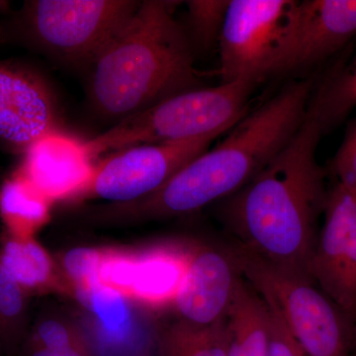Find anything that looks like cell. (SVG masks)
I'll list each match as a JSON object with an SVG mask.
<instances>
[{"label":"cell","mask_w":356,"mask_h":356,"mask_svg":"<svg viewBox=\"0 0 356 356\" xmlns=\"http://www.w3.org/2000/svg\"><path fill=\"white\" fill-rule=\"evenodd\" d=\"M322 131L306 115L286 146L243 188L221 201L235 243L281 270L310 280L327 191L317 149ZM313 282V281H312Z\"/></svg>","instance_id":"obj_1"},{"label":"cell","mask_w":356,"mask_h":356,"mask_svg":"<svg viewBox=\"0 0 356 356\" xmlns=\"http://www.w3.org/2000/svg\"><path fill=\"white\" fill-rule=\"evenodd\" d=\"M177 3L140 1L90 65L88 102L100 118L116 124L172 96L203 88L193 47L175 17Z\"/></svg>","instance_id":"obj_2"},{"label":"cell","mask_w":356,"mask_h":356,"mask_svg":"<svg viewBox=\"0 0 356 356\" xmlns=\"http://www.w3.org/2000/svg\"><path fill=\"white\" fill-rule=\"evenodd\" d=\"M314 83L296 79L248 112L228 136L184 165L140 203L153 216L185 214L243 188L283 149L303 123Z\"/></svg>","instance_id":"obj_3"},{"label":"cell","mask_w":356,"mask_h":356,"mask_svg":"<svg viewBox=\"0 0 356 356\" xmlns=\"http://www.w3.org/2000/svg\"><path fill=\"white\" fill-rule=\"evenodd\" d=\"M255 84L236 81L192 89L114 124L86 140L91 158L147 144L182 142L229 132L248 112Z\"/></svg>","instance_id":"obj_4"},{"label":"cell","mask_w":356,"mask_h":356,"mask_svg":"<svg viewBox=\"0 0 356 356\" xmlns=\"http://www.w3.org/2000/svg\"><path fill=\"white\" fill-rule=\"evenodd\" d=\"M243 280L274 306L308 356H351L356 323L310 280L285 273L234 243Z\"/></svg>","instance_id":"obj_5"},{"label":"cell","mask_w":356,"mask_h":356,"mask_svg":"<svg viewBox=\"0 0 356 356\" xmlns=\"http://www.w3.org/2000/svg\"><path fill=\"white\" fill-rule=\"evenodd\" d=\"M131 0H33L26 1L8 38L74 67L89 69L107 43L135 13Z\"/></svg>","instance_id":"obj_6"},{"label":"cell","mask_w":356,"mask_h":356,"mask_svg":"<svg viewBox=\"0 0 356 356\" xmlns=\"http://www.w3.org/2000/svg\"><path fill=\"white\" fill-rule=\"evenodd\" d=\"M298 0H231L218 41L222 83H257L274 67Z\"/></svg>","instance_id":"obj_7"},{"label":"cell","mask_w":356,"mask_h":356,"mask_svg":"<svg viewBox=\"0 0 356 356\" xmlns=\"http://www.w3.org/2000/svg\"><path fill=\"white\" fill-rule=\"evenodd\" d=\"M182 142L139 145L110 154L95 165L89 184L76 198L131 202L159 191L184 165L210 149L222 134Z\"/></svg>","instance_id":"obj_8"},{"label":"cell","mask_w":356,"mask_h":356,"mask_svg":"<svg viewBox=\"0 0 356 356\" xmlns=\"http://www.w3.org/2000/svg\"><path fill=\"white\" fill-rule=\"evenodd\" d=\"M309 276L356 323V188L337 181L327 191Z\"/></svg>","instance_id":"obj_9"},{"label":"cell","mask_w":356,"mask_h":356,"mask_svg":"<svg viewBox=\"0 0 356 356\" xmlns=\"http://www.w3.org/2000/svg\"><path fill=\"white\" fill-rule=\"evenodd\" d=\"M63 131L62 115L46 77L31 65L0 60V144L24 154L36 140Z\"/></svg>","instance_id":"obj_10"},{"label":"cell","mask_w":356,"mask_h":356,"mask_svg":"<svg viewBox=\"0 0 356 356\" xmlns=\"http://www.w3.org/2000/svg\"><path fill=\"white\" fill-rule=\"evenodd\" d=\"M355 37L356 0L298 1L273 76L322 64Z\"/></svg>","instance_id":"obj_11"},{"label":"cell","mask_w":356,"mask_h":356,"mask_svg":"<svg viewBox=\"0 0 356 356\" xmlns=\"http://www.w3.org/2000/svg\"><path fill=\"white\" fill-rule=\"evenodd\" d=\"M241 278L229 248H205L192 254L184 283L173 302L182 321L210 325L224 320Z\"/></svg>","instance_id":"obj_12"},{"label":"cell","mask_w":356,"mask_h":356,"mask_svg":"<svg viewBox=\"0 0 356 356\" xmlns=\"http://www.w3.org/2000/svg\"><path fill=\"white\" fill-rule=\"evenodd\" d=\"M86 140L58 131L36 140L23 154L19 172L51 202L76 198L95 172Z\"/></svg>","instance_id":"obj_13"},{"label":"cell","mask_w":356,"mask_h":356,"mask_svg":"<svg viewBox=\"0 0 356 356\" xmlns=\"http://www.w3.org/2000/svg\"><path fill=\"white\" fill-rule=\"evenodd\" d=\"M191 255L173 248H156L138 257L131 298L156 307L175 302Z\"/></svg>","instance_id":"obj_14"},{"label":"cell","mask_w":356,"mask_h":356,"mask_svg":"<svg viewBox=\"0 0 356 356\" xmlns=\"http://www.w3.org/2000/svg\"><path fill=\"white\" fill-rule=\"evenodd\" d=\"M356 108V53L337 64L312 91L307 114L323 136L343 123Z\"/></svg>","instance_id":"obj_15"},{"label":"cell","mask_w":356,"mask_h":356,"mask_svg":"<svg viewBox=\"0 0 356 356\" xmlns=\"http://www.w3.org/2000/svg\"><path fill=\"white\" fill-rule=\"evenodd\" d=\"M51 203L19 170L0 187V217L14 238H33L50 219Z\"/></svg>","instance_id":"obj_16"},{"label":"cell","mask_w":356,"mask_h":356,"mask_svg":"<svg viewBox=\"0 0 356 356\" xmlns=\"http://www.w3.org/2000/svg\"><path fill=\"white\" fill-rule=\"evenodd\" d=\"M229 343L226 318L210 325H196L181 321L161 337L159 355L229 356Z\"/></svg>","instance_id":"obj_17"},{"label":"cell","mask_w":356,"mask_h":356,"mask_svg":"<svg viewBox=\"0 0 356 356\" xmlns=\"http://www.w3.org/2000/svg\"><path fill=\"white\" fill-rule=\"evenodd\" d=\"M0 266L25 293L46 286L53 274L51 257L33 238L9 236L0 250Z\"/></svg>","instance_id":"obj_18"},{"label":"cell","mask_w":356,"mask_h":356,"mask_svg":"<svg viewBox=\"0 0 356 356\" xmlns=\"http://www.w3.org/2000/svg\"><path fill=\"white\" fill-rule=\"evenodd\" d=\"M229 0H191L187 2L186 25L184 28L192 47L203 50L218 46L226 17Z\"/></svg>","instance_id":"obj_19"},{"label":"cell","mask_w":356,"mask_h":356,"mask_svg":"<svg viewBox=\"0 0 356 356\" xmlns=\"http://www.w3.org/2000/svg\"><path fill=\"white\" fill-rule=\"evenodd\" d=\"M138 257L124 252H102L98 266V281L109 288L131 298Z\"/></svg>","instance_id":"obj_20"},{"label":"cell","mask_w":356,"mask_h":356,"mask_svg":"<svg viewBox=\"0 0 356 356\" xmlns=\"http://www.w3.org/2000/svg\"><path fill=\"white\" fill-rule=\"evenodd\" d=\"M25 295L24 290L0 266V337L4 341H13L19 332Z\"/></svg>","instance_id":"obj_21"},{"label":"cell","mask_w":356,"mask_h":356,"mask_svg":"<svg viewBox=\"0 0 356 356\" xmlns=\"http://www.w3.org/2000/svg\"><path fill=\"white\" fill-rule=\"evenodd\" d=\"M102 252L92 248H74L65 257V269L76 285V293L90 291L100 285L98 266Z\"/></svg>","instance_id":"obj_22"},{"label":"cell","mask_w":356,"mask_h":356,"mask_svg":"<svg viewBox=\"0 0 356 356\" xmlns=\"http://www.w3.org/2000/svg\"><path fill=\"white\" fill-rule=\"evenodd\" d=\"M266 303L268 310V356H308L288 330L278 311L268 302Z\"/></svg>","instance_id":"obj_23"},{"label":"cell","mask_w":356,"mask_h":356,"mask_svg":"<svg viewBox=\"0 0 356 356\" xmlns=\"http://www.w3.org/2000/svg\"><path fill=\"white\" fill-rule=\"evenodd\" d=\"M332 168L337 181L356 188V119L348 126L343 143L332 159Z\"/></svg>","instance_id":"obj_24"},{"label":"cell","mask_w":356,"mask_h":356,"mask_svg":"<svg viewBox=\"0 0 356 356\" xmlns=\"http://www.w3.org/2000/svg\"><path fill=\"white\" fill-rule=\"evenodd\" d=\"M30 346L53 350L83 348L64 325L55 321L41 323L32 337Z\"/></svg>","instance_id":"obj_25"},{"label":"cell","mask_w":356,"mask_h":356,"mask_svg":"<svg viewBox=\"0 0 356 356\" xmlns=\"http://www.w3.org/2000/svg\"><path fill=\"white\" fill-rule=\"evenodd\" d=\"M28 356H86L83 348H69V350H53L48 348L30 346Z\"/></svg>","instance_id":"obj_26"},{"label":"cell","mask_w":356,"mask_h":356,"mask_svg":"<svg viewBox=\"0 0 356 356\" xmlns=\"http://www.w3.org/2000/svg\"><path fill=\"white\" fill-rule=\"evenodd\" d=\"M8 39V34H7L6 27L0 26V44L4 43Z\"/></svg>","instance_id":"obj_27"},{"label":"cell","mask_w":356,"mask_h":356,"mask_svg":"<svg viewBox=\"0 0 356 356\" xmlns=\"http://www.w3.org/2000/svg\"><path fill=\"white\" fill-rule=\"evenodd\" d=\"M351 356H356V337H355V346H353V353H351Z\"/></svg>","instance_id":"obj_28"}]
</instances>
